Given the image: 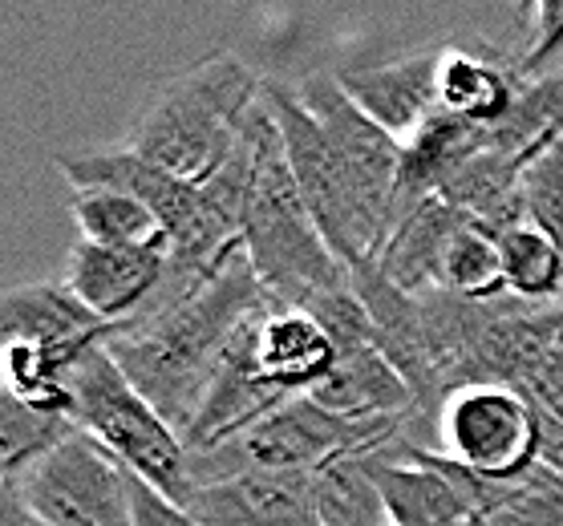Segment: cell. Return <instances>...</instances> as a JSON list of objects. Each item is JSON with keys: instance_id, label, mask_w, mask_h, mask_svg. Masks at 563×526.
<instances>
[{"instance_id": "7c38bea8", "label": "cell", "mask_w": 563, "mask_h": 526, "mask_svg": "<svg viewBox=\"0 0 563 526\" xmlns=\"http://www.w3.org/2000/svg\"><path fill=\"white\" fill-rule=\"evenodd\" d=\"M365 466L394 526H474V502L438 470L430 449L413 437L401 434L377 454H365Z\"/></svg>"}, {"instance_id": "4dcf8cb0", "label": "cell", "mask_w": 563, "mask_h": 526, "mask_svg": "<svg viewBox=\"0 0 563 526\" xmlns=\"http://www.w3.org/2000/svg\"><path fill=\"white\" fill-rule=\"evenodd\" d=\"M130 506H134V526H203V523H195L183 506L163 499L158 490L139 482V478H130Z\"/></svg>"}, {"instance_id": "8992f818", "label": "cell", "mask_w": 563, "mask_h": 526, "mask_svg": "<svg viewBox=\"0 0 563 526\" xmlns=\"http://www.w3.org/2000/svg\"><path fill=\"white\" fill-rule=\"evenodd\" d=\"M264 102L276 117L300 199H305L317 232L324 235L329 251L349 271L361 268V264H377L389 235H385L382 219L373 215L365 199L357 194L349 170L336 158L333 142L324 138L317 117L308 114V105L300 102V90L284 86V81H264Z\"/></svg>"}, {"instance_id": "836d02e7", "label": "cell", "mask_w": 563, "mask_h": 526, "mask_svg": "<svg viewBox=\"0 0 563 526\" xmlns=\"http://www.w3.org/2000/svg\"><path fill=\"white\" fill-rule=\"evenodd\" d=\"M539 462L563 478V417L539 410Z\"/></svg>"}, {"instance_id": "52a82bcc", "label": "cell", "mask_w": 563, "mask_h": 526, "mask_svg": "<svg viewBox=\"0 0 563 526\" xmlns=\"http://www.w3.org/2000/svg\"><path fill=\"white\" fill-rule=\"evenodd\" d=\"M16 478L45 526H134V474L81 429Z\"/></svg>"}, {"instance_id": "277c9868", "label": "cell", "mask_w": 563, "mask_h": 526, "mask_svg": "<svg viewBox=\"0 0 563 526\" xmlns=\"http://www.w3.org/2000/svg\"><path fill=\"white\" fill-rule=\"evenodd\" d=\"M69 413L77 429L110 449L139 482L187 511L195 494L191 449L179 437V429H170L167 417L118 369L106 340L77 360L69 377Z\"/></svg>"}, {"instance_id": "5bb4252c", "label": "cell", "mask_w": 563, "mask_h": 526, "mask_svg": "<svg viewBox=\"0 0 563 526\" xmlns=\"http://www.w3.org/2000/svg\"><path fill=\"white\" fill-rule=\"evenodd\" d=\"M349 276H353V292L365 300V309L373 316L382 357L406 377V385L418 398V410H442L446 398H442V381H438L430 340H426L422 295L401 292L397 283L385 280L377 264H361Z\"/></svg>"}, {"instance_id": "6da1fadb", "label": "cell", "mask_w": 563, "mask_h": 526, "mask_svg": "<svg viewBox=\"0 0 563 526\" xmlns=\"http://www.w3.org/2000/svg\"><path fill=\"white\" fill-rule=\"evenodd\" d=\"M268 304V292L240 247L187 300L146 309L134 321L110 328L106 348L118 360V369L134 381V389L183 437L191 429L235 333Z\"/></svg>"}, {"instance_id": "7402d4cb", "label": "cell", "mask_w": 563, "mask_h": 526, "mask_svg": "<svg viewBox=\"0 0 563 526\" xmlns=\"http://www.w3.org/2000/svg\"><path fill=\"white\" fill-rule=\"evenodd\" d=\"M69 215L86 244L98 247H170L163 219L151 206L114 187H74Z\"/></svg>"}, {"instance_id": "ba28073f", "label": "cell", "mask_w": 563, "mask_h": 526, "mask_svg": "<svg viewBox=\"0 0 563 526\" xmlns=\"http://www.w3.org/2000/svg\"><path fill=\"white\" fill-rule=\"evenodd\" d=\"M442 454L483 478H519L539 462V410L523 389L466 385L438 410Z\"/></svg>"}, {"instance_id": "cb8c5ba5", "label": "cell", "mask_w": 563, "mask_h": 526, "mask_svg": "<svg viewBox=\"0 0 563 526\" xmlns=\"http://www.w3.org/2000/svg\"><path fill=\"white\" fill-rule=\"evenodd\" d=\"M77 434V422L62 410H41L29 401L4 393L0 398V470L4 478L25 474L45 454Z\"/></svg>"}, {"instance_id": "e575fe53", "label": "cell", "mask_w": 563, "mask_h": 526, "mask_svg": "<svg viewBox=\"0 0 563 526\" xmlns=\"http://www.w3.org/2000/svg\"><path fill=\"white\" fill-rule=\"evenodd\" d=\"M555 309H560V312H563V295H560V300H555Z\"/></svg>"}, {"instance_id": "f1b7e54d", "label": "cell", "mask_w": 563, "mask_h": 526, "mask_svg": "<svg viewBox=\"0 0 563 526\" xmlns=\"http://www.w3.org/2000/svg\"><path fill=\"white\" fill-rule=\"evenodd\" d=\"M523 199L531 227L563 244V138L543 146L523 170Z\"/></svg>"}, {"instance_id": "83f0119b", "label": "cell", "mask_w": 563, "mask_h": 526, "mask_svg": "<svg viewBox=\"0 0 563 526\" xmlns=\"http://www.w3.org/2000/svg\"><path fill=\"white\" fill-rule=\"evenodd\" d=\"M305 312L324 328V336L333 340L336 357H349V352H361V348H377L373 316H369V309H365V300L353 292V283L336 288V292L317 295Z\"/></svg>"}, {"instance_id": "9a60e30c", "label": "cell", "mask_w": 563, "mask_h": 526, "mask_svg": "<svg viewBox=\"0 0 563 526\" xmlns=\"http://www.w3.org/2000/svg\"><path fill=\"white\" fill-rule=\"evenodd\" d=\"M57 170L74 187H114L151 206L154 215L163 219L167 239L175 244L179 235L199 215V182H183L167 175L163 167L146 163L134 155L126 142L122 146H106V150H77V155H57Z\"/></svg>"}, {"instance_id": "d6a6232c", "label": "cell", "mask_w": 563, "mask_h": 526, "mask_svg": "<svg viewBox=\"0 0 563 526\" xmlns=\"http://www.w3.org/2000/svg\"><path fill=\"white\" fill-rule=\"evenodd\" d=\"M0 526H45L29 506L21 478H4L0 482Z\"/></svg>"}, {"instance_id": "9c48e42d", "label": "cell", "mask_w": 563, "mask_h": 526, "mask_svg": "<svg viewBox=\"0 0 563 526\" xmlns=\"http://www.w3.org/2000/svg\"><path fill=\"white\" fill-rule=\"evenodd\" d=\"M296 90H300V102L308 105V114L317 117V126L324 130V138L333 142L336 158L349 170V179L365 199V206L382 219L385 235H389L394 232V194L406 146L394 134H385L365 110H357V102L341 90L336 74H312Z\"/></svg>"}, {"instance_id": "484cf974", "label": "cell", "mask_w": 563, "mask_h": 526, "mask_svg": "<svg viewBox=\"0 0 563 526\" xmlns=\"http://www.w3.org/2000/svg\"><path fill=\"white\" fill-rule=\"evenodd\" d=\"M503 268H507V292L523 304L548 309L563 295V244L539 227H515L499 239Z\"/></svg>"}, {"instance_id": "2e32d148", "label": "cell", "mask_w": 563, "mask_h": 526, "mask_svg": "<svg viewBox=\"0 0 563 526\" xmlns=\"http://www.w3.org/2000/svg\"><path fill=\"white\" fill-rule=\"evenodd\" d=\"M0 333L9 340H29L62 357H86L93 345L110 336V324H102L65 280L16 283L0 300Z\"/></svg>"}, {"instance_id": "f546056e", "label": "cell", "mask_w": 563, "mask_h": 526, "mask_svg": "<svg viewBox=\"0 0 563 526\" xmlns=\"http://www.w3.org/2000/svg\"><path fill=\"white\" fill-rule=\"evenodd\" d=\"M523 25L531 33V41H527L523 53H515V65H519V78L531 86V81L551 78L548 65L563 49V0H531V4H523Z\"/></svg>"}, {"instance_id": "5b68a950", "label": "cell", "mask_w": 563, "mask_h": 526, "mask_svg": "<svg viewBox=\"0 0 563 526\" xmlns=\"http://www.w3.org/2000/svg\"><path fill=\"white\" fill-rule=\"evenodd\" d=\"M406 422L413 417H394V422H345L317 405L312 398H292L264 422L231 437L228 446L211 454H191L195 486L223 482L231 474L247 470H292V474H317L329 462L345 454H377L394 437L406 434Z\"/></svg>"}, {"instance_id": "d6986e66", "label": "cell", "mask_w": 563, "mask_h": 526, "mask_svg": "<svg viewBox=\"0 0 563 526\" xmlns=\"http://www.w3.org/2000/svg\"><path fill=\"white\" fill-rule=\"evenodd\" d=\"M308 398L345 422H394V417L422 413L413 389L382 357V348H361V352L336 357V369Z\"/></svg>"}, {"instance_id": "4fadbf2b", "label": "cell", "mask_w": 563, "mask_h": 526, "mask_svg": "<svg viewBox=\"0 0 563 526\" xmlns=\"http://www.w3.org/2000/svg\"><path fill=\"white\" fill-rule=\"evenodd\" d=\"M438 69L442 49H426L377 65H341L336 81L357 102V110L401 142L406 134L413 138L438 114Z\"/></svg>"}, {"instance_id": "4316f807", "label": "cell", "mask_w": 563, "mask_h": 526, "mask_svg": "<svg viewBox=\"0 0 563 526\" xmlns=\"http://www.w3.org/2000/svg\"><path fill=\"white\" fill-rule=\"evenodd\" d=\"M438 288L450 295H462V300H474V304H490V300L511 295L507 292V268H503L499 239L487 235L483 227L466 223V227L450 239Z\"/></svg>"}, {"instance_id": "ac0fdd59", "label": "cell", "mask_w": 563, "mask_h": 526, "mask_svg": "<svg viewBox=\"0 0 563 526\" xmlns=\"http://www.w3.org/2000/svg\"><path fill=\"white\" fill-rule=\"evenodd\" d=\"M527 81L519 78V65L511 53L499 49H442L438 69V110L454 114L471 126H499L519 102Z\"/></svg>"}, {"instance_id": "3957f363", "label": "cell", "mask_w": 563, "mask_h": 526, "mask_svg": "<svg viewBox=\"0 0 563 526\" xmlns=\"http://www.w3.org/2000/svg\"><path fill=\"white\" fill-rule=\"evenodd\" d=\"M244 251L268 300L280 309H308L317 295L353 283L349 268L329 251L324 235L317 232L300 199L276 117H272V134L264 142L252 194H247Z\"/></svg>"}, {"instance_id": "1f68e13d", "label": "cell", "mask_w": 563, "mask_h": 526, "mask_svg": "<svg viewBox=\"0 0 563 526\" xmlns=\"http://www.w3.org/2000/svg\"><path fill=\"white\" fill-rule=\"evenodd\" d=\"M523 393L536 401V410L551 413V417H563V348L531 377V385Z\"/></svg>"}, {"instance_id": "44dd1931", "label": "cell", "mask_w": 563, "mask_h": 526, "mask_svg": "<svg viewBox=\"0 0 563 526\" xmlns=\"http://www.w3.org/2000/svg\"><path fill=\"white\" fill-rule=\"evenodd\" d=\"M478 150H487V130L471 126L454 114L438 110L410 142L401 155V175H397V194H394V227L401 215H410L413 206H422L426 199H434L450 182V175L471 163Z\"/></svg>"}, {"instance_id": "7a4b0ae2", "label": "cell", "mask_w": 563, "mask_h": 526, "mask_svg": "<svg viewBox=\"0 0 563 526\" xmlns=\"http://www.w3.org/2000/svg\"><path fill=\"white\" fill-rule=\"evenodd\" d=\"M260 90L264 81L235 53H207L191 69L158 86L126 146L175 179L207 182L231 155L247 110L260 102Z\"/></svg>"}, {"instance_id": "603a6c76", "label": "cell", "mask_w": 563, "mask_h": 526, "mask_svg": "<svg viewBox=\"0 0 563 526\" xmlns=\"http://www.w3.org/2000/svg\"><path fill=\"white\" fill-rule=\"evenodd\" d=\"M474 526H563V478L543 462L519 478H487Z\"/></svg>"}, {"instance_id": "8fae6325", "label": "cell", "mask_w": 563, "mask_h": 526, "mask_svg": "<svg viewBox=\"0 0 563 526\" xmlns=\"http://www.w3.org/2000/svg\"><path fill=\"white\" fill-rule=\"evenodd\" d=\"M187 514L203 526H320L317 474L247 470L195 486Z\"/></svg>"}, {"instance_id": "d4e9b609", "label": "cell", "mask_w": 563, "mask_h": 526, "mask_svg": "<svg viewBox=\"0 0 563 526\" xmlns=\"http://www.w3.org/2000/svg\"><path fill=\"white\" fill-rule=\"evenodd\" d=\"M317 511L320 526H394L365 454H345L317 470Z\"/></svg>"}, {"instance_id": "30bf717a", "label": "cell", "mask_w": 563, "mask_h": 526, "mask_svg": "<svg viewBox=\"0 0 563 526\" xmlns=\"http://www.w3.org/2000/svg\"><path fill=\"white\" fill-rule=\"evenodd\" d=\"M170 268V247H98L77 239L62 280L102 324L134 321L151 304Z\"/></svg>"}, {"instance_id": "e0dca14e", "label": "cell", "mask_w": 563, "mask_h": 526, "mask_svg": "<svg viewBox=\"0 0 563 526\" xmlns=\"http://www.w3.org/2000/svg\"><path fill=\"white\" fill-rule=\"evenodd\" d=\"M252 357L260 377L288 401L308 398L336 369V348L324 328L305 309H280V304L260 312Z\"/></svg>"}, {"instance_id": "ffe728a7", "label": "cell", "mask_w": 563, "mask_h": 526, "mask_svg": "<svg viewBox=\"0 0 563 526\" xmlns=\"http://www.w3.org/2000/svg\"><path fill=\"white\" fill-rule=\"evenodd\" d=\"M471 219L459 215L450 203L442 199H426L422 206H413L410 215L397 219V227L385 239L382 256H377V268L389 283H397L401 292L426 295L438 292V280H442V259H446L450 239L466 227Z\"/></svg>"}]
</instances>
